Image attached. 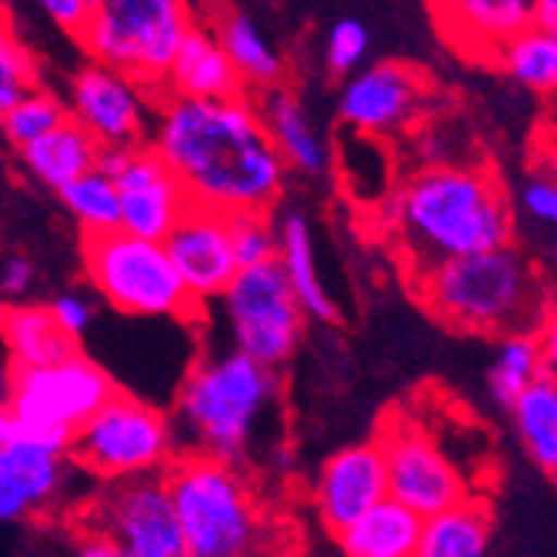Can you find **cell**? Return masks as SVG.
<instances>
[{
	"mask_svg": "<svg viewBox=\"0 0 557 557\" xmlns=\"http://www.w3.org/2000/svg\"><path fill=\"white\" fill-rule=\"evenodd\" d=\"M147 144L181 177L190 205L221 214L274 211L287 168L268 137L258 100L247 94L197 100L164 94Z\"/></svg>",
	"mask_w": 557,
	"mask_h": 557,
	"instance_id": "cell-1",
	"label": "cell"
},
{
	"mask_svg": "<svg viewBox=\"0 0 557 557\" xmlns=\"http://www.w3.org/2000/svg\"><path fill=\"white\" fill-rule=\"evenodd\" d=\"M384 214L404 240L411 268L511 244L515 218L504 184L487 168L431 164L384 197Z\"/></svg>",
	"mask_w": 557,
	"mask_h": 557,
	"instance_id": "cell-2",
	"label": "cell"
},
{
	"mask_svg": "<svg viewBox=\"0 0 557 557\" xmlns=\"http://www.w3.org/2000/svg\"><path fill=\"white\" fill-rule=\"evenodd\" d=\"M411 281L437 321L468 334L528 331L547 304L537 268L511 244L424 261L411 268Z\"/></svg>",
	"mask_w": 557,
	"mask_h": 557,
	"instance_id": "cell-3",
	"label": "cell"
},
{
	"mask_svg": "<svg viewBox=\"0 0 557 557\" xmlns=\"http://www.w3.org/2000/svg\"><path fill=\"white\" fill-rule=\"evenodd\" d=\"M184 557H277L284 534L237 461L184 450L164 468Z\"/></svg>",
	"mask_w": 557,
	"mask_h": 557,
	"instance_id": "cell-4",
	"label": "cell"
},
{
	"mask_svg": "<svg viewBox=\"0 0 557 557\" xmlns=\"http://www.w3.org/2000/svg\"><path fill=\"white\" fill-rule=\"evenodd\" d=\"M277 394V368L250 361L234 347L205 354L187 371L174 400L177 447L240 461L264 434Z\"/></svg>",
	"mask_w": 557,
	"mask_h": 557,
	"instance_id": "cell-5",
	"label": "cell"
},
{
	"mask_svg": "<svg viewBox=\"0 0 557 557\" xmlns=\"http://www.w3.org/2000/svg\"><path fill=\"white\" fill-rule=\"evenodd\" d=\"M84 271L94 294L117 314L140 321H197L205 314L187 294L164 240L124 227L87 237Z\"/></svg>",
	"mask_w": 557,
	"mask_h": 557,
	"instance_id": "cell-6",
	"label": "cell"
},
{
	"mask_svg": "<svg viewBox=\"0 0 557 557\" xmlns=\"http://www.w3.org/2000/svg\"><path fill=\"white\" fill-rule=\"evenodd\" d=\"M194 24L190 0H97L77 37L90 61L117 67L161 94L168 67Z\"/></svg>",
	"mask_w": 557,
	"mask_h": 557,
	"instance_id": "cell-7",
	"label": "cell"
},
{
	"mask_svg": "<svg viewBox=\"0 0 557 557\" xmlns=\"http://www.w3.org/2000/svg\"><path fill=\"white\" fill-rule=\"evenodd\" d=\"M117 391L111 371L77 347L67 358L14 368L8 381L4 411L14 421V434H24L50 450H71L74 431Z\"/></svg>",
	"mask_w": 557,
	"mask_h": 557,
	"instance_id": "cell-8",
	"label": "cell"
},
{
	"mask_svg": "<svg viewBox=\"0 0 557 557\" xmlns=\"http://www.w3.org/2000/svg\"><path fill=\"white\" fill-rule=\"evenodd\" d=\"M177 454L174 421L134 394L114 391L74 431L67 458L97 481H124L164 471Z\"/></svg>",
	"mask_w": 557,
	"mask_h": 557,
	"instance_id": "cell-9",
	"label": "cell"
},
{
	"mask_svg": "<svg viewBox=\"0 0 557 557\" xmlns=\"http://www.w3.org/2000/svg\"><path fill=\"white\" fill-rule=\"evenodd\" d=\"M211 308L221 314L227 347L264 368H281L294 358L308 321L277 261L240 268Z\"/></svg>",
	"mask_w": 557,
	"mask_h": 557,
	"instance_id": "cell-10",
	"label": "cell"
},
{
	"mask_svg": "<svg viewBox=\"0 0 557 557\" xmlns=\"http://www.w3.org/2000/svg\"><path fill=\"white\" fill-rule=\"evenodd\" d=\"M87 515L84 531L111 537L127 557H184V537L164 471L108 481Z\"/></svg>",
	"mask_w": 557,
	"mask_h": 557,
	"instance_id": "cell-11",
	"label": "cell"
},
{
	"mask_svg": "<svg viewBox=\"0 0 557 557\" xmlns=\"http://www.w3.org/2000/svg\"><path fill=\"white\" fill-rule=\"evenodd\" d=\"M377 444L384 454L387 494L418 518H431L471 497L465 474L454 468L444 447L418 421L391 414L377 434Z\"/></svg>",
	"mask_w": 557,
	"mask_h": 557,
	"instance_id": "cell-12",
	"label": "cell"
},
{
	"mask_svg": "<svg viewBox=\"0 0 557 557\" xmlns=\"http://www.w3.org/2000/svg\"><path fill=\"white\" fill-rule=\"evenodd\" d=\"M64 104L100 150H114L150 137L158 94L117 67L90 61L71 77Z\"/></svg>",
	"mask_w": 557,
	"mask_h": 557,
	"instance_id": "cell-13",
	"label": "cell"
},
{
	"mask_svg": "<svg viewBox=\"0 0 557 557\" xmlns=\"http://www.w3.org/2000/svg\"><path fill=\"white\" fill-rule=\"evenodd\" d=\"M104 168L117 187L121 227L150 240H164L190 208V197L171 164L147 140L134 147L100 150Z\"/></svg>",
	"mask_w": 557,
	"mask_h": 557,
	"instance_id": "cell-14",
	"label": "cell"
},
{
	"mask_svg": "<svg viewBox=\"0 0 557 557\" xmlns=\"http://www.w3.org/2000/svg\"><path fill=\"white\" fill-rule=\"evenodd\" d=\"M428 108V81L411 64L381 61L344 77L337 94L341 121L364 137L408 131Z\"/></svg>",
	"mask_w": 557,
	"mask_h": 557,
	"instance_id": "cell-15",
	"label": "cell"
},
{
	"mask_svg": "<svg viewBox=\"0 0 557 557\" xmlns=\"http://www.w3.org/2000/svg\"><path fill=\"white\" fill-rule=\"evenodd\" d=\"M164 247L200 311L211 308L240 271L231 247L227 214L205 205H190L184 211V218L164 237Z\"/></svg>",
	"mask_w": 557,
	"mask_h": 557,
	"instance_id": "cell-16",
	"label": "cell"
},
{
	"mask_svg": "<svg viewBox=\"0 0 557 557\" xmlns=\"http://www.w3.org/2000/svg\"><path fill=\"white\" fill-rule=\"evenodd\" d=\"M381 497H387V471L377 441L334 450L311 487L314 515L331 534L358 521Z\"/></svg>",
	"mask_w": 557,
	"mask_h": 557,
	"instance_id": "cell-17",
	"label": "cell"
},
{
	"mask_svg": "<svg viewBox=\"0 0 557 557\" xmlns=\"http://www.w3.org/2000/svg\"><path fill=\"white\" fill-rule=\"evenodd\" d=\"M71 481V458L24 434L0 447V524L24 521L58 504Z\"/></svg>",
	"mask_w": 557,
	"mask_h": 557,
	"instance_id": "cell-18",
	"label": "cell"
},
{
	"mask_svg": "<svg viewBox=\"0 0 557 557\" xmlns=\"http://www.w3.org/2000/svg\"><path fill=\"white\" fill-rule=\"evenodd\" d=\"M428 8L454 50L494 61L504 40L534 24V0H428Z\"/></svg>",
	"mask_w": 557,
	"mask_h": 557,
	"instance_id": "cell-19",
	"label": "cell"
},
{
	"mask_svg": "<svg viewBox=\"0 0 557 557\" xmlns=\"http://www.w3.org/2000/svg\"><path fill=\"white\" fill-rule=\"evenodd\" d=\"M258 111L264 117L268 137L284 161L287 171L300 177H321L331 168V150L318 124L311 121L308 108L300 104V97L290 94L284 84L261 94Z\"/></svg>",
	"mask_w": 557,
	"mask_h": 557,
	"instance_id": "cell-20",
	"label": "cell"
},
{
	"mask_svg": "<svg viewBox=\"0 0 557 557\" xmlns=\"http://www.w3.org/2000/svg\"><path fill=\"white\" fill-rule=\"evenodd\" d=\"M164 90L177 94V97L218 100V97L244 94V84H240L231 58L224 54L221 40L214 37V30L208 24H194L184 34L177 54L168 67Z\"/></svg>",
	"mask_w": 557,
	"mask_h": 557,
	"instance_id": "cell-21",
	"label": "cell"
},
{
	"mask_svg": "<svg viewBox=\"0 0 557 557\" xmlns=\"http://www.w3.org/2000/svg\"><path fill=\"white\" fill-rule=\"evenodd\" d=\"M277 264L304 314L324 324L337 321V300L331 297L324 274L318 268L314 227L300 208H290L277 218Z\"/></svg>",
	"mask_w": 557,
	"mask_h": 557,
	"instance_id": "cell-22",
	"label": "cell"
},
{
	"mask_svg": "<svg viewBox=\"0 0 557 557\" xmlns=\"http://www.w3.org/2000/svg\"><path fill=\"white\" fill-rule=\"evenodd\" d=\"M24 171L47 190H61L84 171L97 168L100 147L97 140L67 114L58 127H50L44 137L30 140L17 150Z\"/></svg>",
	"mask_w": 557,
	"mask_h": 557,
	"instance_id": "cell-23",
	"label": "cell"
},
{
	"mask_svg": "<svg viewBox=\"0 0 557 557\" xmlns=\"http://www.w3.org/2000/svg\"><path fill=\"white\" fill-rule=\"evenodd\" d=\"M211 30L221 40L224 54L231 58V64H234V71H237L244 87L264 94V90L284 84V58H281V50L268 40V34L261 30V24L250 14L224 8L221 14H214Z\"/></svg>",
	"mask_w": 557,
	"mask_h": 557,
	"instance_id": "cell-24",
	"label": "cell"
},
{
	"mask_svg": "<svg viewBox=\"0 0 557 557\" xmlns=\"http://www.w3.org/2000/svg\"><path fill=\"white\" fill-rule=\"evenodd\" d=\"M0 341L11 350L14 368H37L67 358L77 344L58 327L47 304L4 300L0 304Z\"/></svg>",
	"mask_w": 557,
	"mask_h": 557,
	"instance_id": "cell-25",
	"label": "cell"
},
{
	"mask_svg": "<svg viewBox=\"0 0 557 557\" xmlns=\"http://www.w3.org/2000/svg\"><path fill=\"white\" fill-rule=\"evenodd\" d=\"M418 534L421 518L387 494L334 537L344 557H414Z\"/></svg>",
	"mask_w": 557,
	"mask_h": 557,
	"instance_id": "cell-26",
	"label": "cell"
},
{
	"mask_svg": "<svg viewBox=\"0 0 557 557\" xmlns=\"http://www.w3.org/2000/svg\"><path fill=\"white\" fill-rule=\"evenodd\" d=\"M491 534V508L471 494L461 504H454V508L421 518L414 557H487Z\"/></svg>",
	"mask_w": 557,
	"mask_h": 557,
	"instance_id": "cell-27",
	"label": "cell"
},
{
	"mask_svg": "<svg viewBox=\"0 0 557 557\" xmlns=\"http://www.w3.org/2000/svg\"><path fill=\"white\" fill-rule=\"evenodd\" d=\"M515 431L528 450V458L547 471L557 474V387L550 377H537L528 384L518 400L511 404Z\"/></svg>",
	"mask_w": 557,
	"mask_h": 557,
	"instance_id": "cell-28",
	"label": "cell"
},
{
	"mask_svg": "<svg viewBox=\"0 0 557 557\" xmlns=\"http://www.w3.org/2000/svg\"><path fill=\"white\" fill-rule=\"evenodd\" d=\"M491 64L534 94L557 97V37L537 24H528L511 40H504Z\"/></svg>",
	"mask_w": 557,
	"mask_h": 557,
	"instance_id": "cell-29",
	"label": "cell"
},
{
	"mask_svg": "<svg viewBox=\"0 0 557 557\" xmlns=\"http://www.w3.org/2000/svg\"><path fill=\"white\" fill-rule=\"evenodd\" d=\"M64 211L74 218V224L84 231V237H97L121 227V205H117V187L104 168H90L71 184L58 190Z\"/></svg>",
	"mask_w": 557,
	"mask_h": 557,
	"instance_id": "cell-30",
	"label": "cell"
},
{
	"mask_svg": "<svg viewBox=\"0 0 557 557\" xmlns=\"http://www.w3.org/2000/svg\"><path fill=\"white\" fill-rule=\"evenodd\" d=\"M537 377H544V371H541V347H537L534 331L504 334L500 347H497V358L491 364V374H487L491 397L500 404V408H511L518 394L528 384H534Z\"/></svg>",
	"mask_w": 557,
	"mask_h": 557,
	"instance_id": "cell-31",
	"label": "cell"
},
{
	"mask_svg": "<svg viewBox=\"0 0 557 557\" xmlns=\"http://www.w3.org/2000/svg\"><path fill=\"white\" fill-rule=\"evenodd\" d=\"M67 117V104L50 90L34 87L30 94H24L17 104H11L4 114H0V131L14 144V150L27 147L30 140L44 137L50 127H58Z\"/></svg>",
	"mask_w": 557,
	"mask_h": 557,
	"instance_id": "cell-32",
	"label": "cell"
},
{
	"mask_svg": "<svg viewBox=\"0 0 557 557\" xmlns=\"http://www.w3.org/2000/svg\"><path fill=\"white\" fill-rule=\"evenodd\" d=\"M231 247L237 268H255L264 261H277V221L274 211H240L227 214Z\"/></svg>",
	"mask_w": 557,
	"mask_h": 557,
	"instance_id": "cell-33",
	"label": "cell"
},
{
	"mask_svg": "<svg viewBox=\"0 0 557 557\" xmlns=\"http://www.w3.org/2000/svg\"><path fill=\"white\" fill-rule=\"evenodd\" d=\"M37 87V64L30 58V50L14 37L8 24H0V114L24 94Z\"/></svg>",
	"mask_w": 557,
	"mask_h": 557,
	"instance_id": "cell-34",
	"label": "cell"
},
{
	"mask_svg": "<svg viewBox=\"0 0 557 557\" xmlns=\"http://www.w3.org/2000/svg\"><path fill=\"white\" fill-rule=\"evenodd\" d=\"M368 47H371V34L361 21L344 17L327 30V44H324V61L327 71L337 77H347L358 67H364L368 58Z\"/></svg>",
	"mask_w": 557,
	"mask_h": 557,
	"instance_id": "cell-35",
	"label": "cell"
},
{
	"mask_svg": "<svg viewBox=\"0 0 557 557\" xmlns=\"http://www.w3.org/2000/svg\"><path fill=\"white\" fill-rule=\"evenodd\" d=\"M50 314H54L58 327L77 344L97 321V308H94V297H87L84 290H64L54 300L47 304Z\"/></svg>",
	"mask_w": 557,
	"mask_h": 557,
	"instance_id": "cell-36",
	"label": "cell"
},
{
	"mask_svg": "<svg viewBox=\"0 0 557 557\" xmlns=\"http://www.w3.org/2000/svg\"><path fill=\"white\" fill-rule=\"evenodd\" d=\"M521 208L531 221L557 227V181L541 171L528 177V184L521 187Z\"/></svg>",
	"mask_w": 557,
	"mask_h": 557,
	"instance_id": "cell-37",
	"label": "cell"
},
{
	"mask_svg": "<svg viewBox=\"0 0 557 557\" xmlns=\"http://www.w3.org/2000/svg\"><path fill=\"white\" fill-rule=\"evenodd\" d=\"M37 284V264L24 255H11L0 264V294L4 300H27Z\"/></svg>",
	"mask_w": 557,
	"mask_h": 557,
	"instance_id": "cell-38",
	"label": "cell"
},
{
	"mask_svg": "<svg viewBox=\"0 0 557 557\" xmlns=\"http://www.w3.org/2000/svg\"><path fill=\"white\" fill-rule=\"evenodd\" d=\"M34 4L44 11L50 24H58L67 34H81L97 0H34Z\"/></svg>",
	"mask_w": 557,
	"mask_h": 557,
	"instance_id": "cell-39",
	"label": "cell"
},
{
	"mask_svg": "<svg viewBox=\"0 0 557 557\" xmlns=\"http://www.w3.org/2000/svg\"><path fill=\"white\" fill-rule=\"evenodd\" d=\"M534 337L541 347V371L544 377L557 381V300L544 304V311L534 324Z\"/></svg>",
	"mask_w": 557,
	"mask_h": 557,
	"instance_id": "cell-40",
	"label": "cell"
},
{
	"mask_svg": "<svg viewBox=\"0 0 557 557\" xmlns=\"http://www.w3.org/2000/svg\"><path fill=\"white\" fill-rule=\"evenodd\" d=\"M67 557H127L111 537L104 534H94V531H84L81 541L74 544V550Z\"/></svg>",
	"mask_w": 557,
	"mask_h": 557,
	"instance_id": "cell-41",
	"label": "cell"
},
{
	"mask_svg": "<svg viewBox=\"0 0 557 557\" xmlns=\"http://www.w3.org/2000/svg\"><path fill=\"white\" fill-rule=\"evenodd\" d=\"M534 164H537L541 174H547L550 181H557V140L554 137H541Z\"/></svg>",
	"mask_w": 557,
	"mask_h": 557,
	"instance_id": "cell-42",
	"label": "cell"
},
{
	"mask_svg": "<svg viewBox=\"0 0 557 557\" xmlns=\"http://www.w3.org/2000/svg\"><path fill=\"white\" fill-rule=\"evenodd\" d=\"M534 24L557 37V0H534Z\"/></svg>",
	"mask_w": 557,
	"mask_h": 557,
	"instance_id": "cell-43",
	"label": "cell"
},
{
	"mask_svg": "<svg viewBox=\"0 0 557 557\" xmlns=\"http://www.w3.org/2000/svg\"><path fill=\"white\" fill-rule=\"evenodd\" d=\"M11 437H14V421H11V414L4 408H0V447H4Z\"/></svg>",
	"mask_w": 557,
	"mask_h": 557,
	"instance_id": "cell-44",
	"label": "cell"
},
{
	"mask_svg": "<svg viewBox=\"0 0 557 557\" xmlns=\"http://www.w3.org/2000/svg\"><path fill=\"white\" fill-rule=\"evenodd\" d=\"M557 100V97H554ZM544 137H554L557 140V104H554V111H550V117H547V134Z\"/></svg>",
	"mask_w": 557,
	"mask_h": 557,
	"instance_id": "cell-45",
	"label": "cell"
},
{
	"mask_svg": "<svg viewBox=\"0 0 557 557\" xmlns=\"http://www.w3.org/2000/svg\"><path fill=\"white\" fill-rule=\"evenodd\" d=\"M0 24H8V21H4V4H0Z\"/></svg>",
	"mask_w": 557,
	"mask_h": 557,
	"instance_id": "cell-46",
	"label": "cell"
},
{
	"mask_svg": "<svg viewBox=\"0 0 557 557\" xmlns=\"http://www.w3.org/2000/svg\"><path fill=\"white\" fill-rule=\"evenodd\" d=\"M554 387H557V381H554Z\"/></svg>",
	"mask_w": 557,
	"mask_h": 557,
	"instance_id": "cell-47",
	"label": "cell"
},
{
	"mask_svg": "<svg viewBox=\"0 0 557 557\" xmlns=\"http://www.w3.org/2000/svg\"><path fill=\"white\" fill-rule=\"evenodd\" d=\"M554 478H557V474H554Z\"/></svg>",
	"mask_w": 557,
	"mask_h": 557,
	"instance_id": "cell-48",
	"label": "cell"
}]
</instances>
